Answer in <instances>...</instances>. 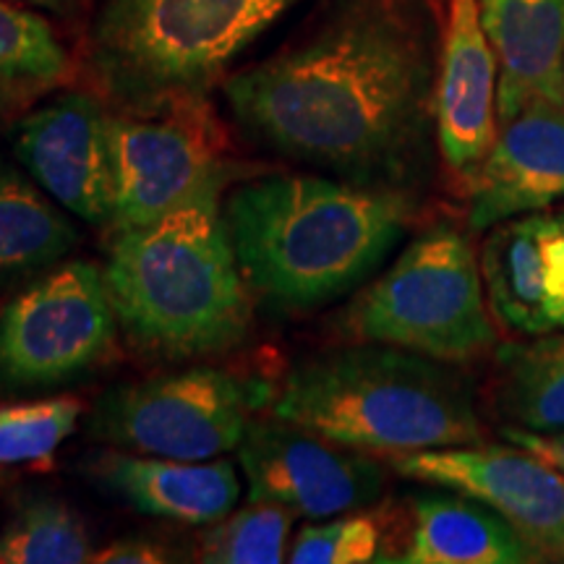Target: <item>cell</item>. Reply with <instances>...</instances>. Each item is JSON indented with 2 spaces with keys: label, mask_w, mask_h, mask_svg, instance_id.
Masks as SVG:
<instances>
[{
  "label": "cell",
  "mask_w": 564,
  "mask_h": 564,
  "mask_svg": "<svg viewBox=\"0 0 564 564\" xmlns=\"http://www.w3.org/2000/svg\"><path fill=\"white\" fill-rule=\"evenodd\" d=\"M76 241L79 232L37 183L0 171V278L45 270Z\"/></svg>",
  "instance_id": "obj_20"
},
{
  "label": "cell",
  "mask_w": 564,
  "mask_h": 564,
  "mask_svg": "<svg viewBox=\"0 0 564 564\" xmlns=\"http://www.w3.org/2000/svg\"><path fill=\"white\" fill-rule=\"evenodd\" d=\"M358 343H382L444 364L476 358L497 343L481 259L453 225L423 230L343 314Z\"/></svg>",
  "instance_id": "obj_6"
},
{
  "label": "cell",
  "mask_w": 564,
  "mask_h": 564,
  "mask_svg": "<svg viewBox=\"0 0 564 564\" xmlns=\"http://www.w3.org/2000/svg\"><path fill=\"white\" fill-rule=\"evenodd\" d=\"M84 470L141 514L209 525L232 512L241 481L228 460H173L158 455L95 453Z\"/></svg>",
  "instance_id": "obj_16"
},
{
  "label": "cell",
  "mask_w": 564,
  "mask_h": 564,
  "mask_svg": "<svg viewBox=\"0 0 564 564\" xmlns=\"http://www.w3.org/2000/svg\"><path fill=\"white\" fill-rule=\"evenodd\" d=\"M499 66L497 123L525 105H564V0H478Z\"/></svg>",
  "instance_id": "obj_17"
},
{
  "label": "cell",
  "mask_w": 564,
  "mask_h": 564,
  "mask_svg": "<svg viewBox=\"0 0 564 564\" xmlns=\"http://www.w3.org/2000/svg\"><path fill=\"white\" fill-rule=\"evenodd\" d=\"M272 400L264 379L196 366L112 387L91 408L87 429L112 447L196 463L238 449Z\"/></svg>",
  "instance_id": "obj_7"
},
{
  "label": "cell",
  "mask_w": 564,
  "mask_h": 564,
  "mask_svg": "<svg viewBox=\"0 0 564 564\" xmlns=\"http://www.w3.org/2000/svg\"><path fill=\"white\" fill-rule=\"evenodd\" d=\"M110 232L160 220L183 204L223 196L225 139L204 100L160 110H110Z\"/></svg>",
  "instance_id": "obj_8"
},
{
  "label": "cell",
  "mask_w": 564,
  "mask_h": 564,
  "mask_svg": "<svg viewBox=\"0 0 564 564\" xmlns=\"http://www.w3.org/2000/svg\"><path fill=\"white\" fill-rule=\"evenodd\" d=\"M400 476L460 491L510 520L541 556L564 560V474L520 447H440L392 457Z\"/></svg>",
  "instance_id": "obj_11"
},
{
  "label": "cell",
  "mask_w": 564,
  "mask_h": 564,
  "mask_svg": "<svg viewBox=\"0 0 564 564\" xmlns=\"http://www.w3.org/2000/svg\"><path fill=\"white\" fill-rule=\"evenodd\" d=\"M499 66L481 24L478 0H447L440 74L434 84V126L442 160L468 175L497 137Z\"/></svg>",
  "instance_id": "obj_15"
},
{
  "label": "cell",
  "mask_w": 564,
  "mask_h": 564,
  "mask_svg": "<svg viewBox=\"0 0 564 564\" xmlns=\"http://www.w3.org/2000/svg\"><path fill=\"white\" fill-rule=\"evenodd\" d=\"M118 316L102 270L66 262L0 308V379L19 387L68 382L116 345Z\"/></svg>",
  "instance_id": "obj_9"
},
{
  "label": "cell",
  "mask_w": 564,
  "mask_h": 564,
  "mask_svg": "<svg viewBox=\"0 0 564 564\" xmlns=\"http://www.w3.org/2000/svg\"><path fill=\"white\" fill-rule=\"evenodd\" d=\"M70 74L66 47L53 26L13 0H0V89L58 87Z\"/></svg>",
  "instance_id": "obj_22"
},
{
  "label": "cell",
  "mask_w": 564,
  "mask_h": 564,
  "mask_svg": "<svg viewBox=\"0 0 564 564\" xmlns=\"http://www.w3.org/2000/svg\"><path fill=\"white\" fill-rule=\"evenodd\" d=\"M225 100L253 139L285 158L403 188L421 167L434 116L426 34L398 3L361 0L230 76Z\"/></svg>",
  "instance_id": "obj_1"
},
{
  "label": "cell",
  "mask_w": 564,
  "mask_h": 564,
  "mask_svg": "<svg viewBox=\"0 0 564 564\" xmlns=\"http://www.w3.org/2000/svg\"><path fill=\"white\" fill-rule=\"evenodd\" d=\"M408 564H528L544 560L489 505L468 494H423L413 502Z\"/></svg>",
  "instance_id": "obj_18"
},
{
  "label": "cell",
  "mask_w": 564,
  "mask_h": 564,
  "mask_svg": "<svg viewBox=\"0 0 564 564\" xmlns=\"http://www.w3.org/2000/svg\"><path fill=\"white\" fill-rule=\"evenodd\" d=\"M3 95H6V89H0V108H3Z\"/></svg>",
  "instance_id": "obj_29"
},
{
  "label": "cell",
  "mask_w": 564,
  "mask_h": 564,
  "mask_svg": "<svg viewBox=\"0 0 564 564\" xmlns=\"http://www.w3.org/2000/svg\"><path fill=\"white\" fill-rule=\"evenodd\" d=\"M110 110L89 91H66L17 126L21 165L51 199L84 223L110 228Z\"/></svg>",
  "instance_id": "obj_12"
},
{
  "label": "cell",
  "mask_w": 564,
  "mask_h": 564,
  "mask_svg": "<svg viewBox=\"0 0 564 564\" xmlns=\"http://www.w3.org/2000/svg\"><path fill=\"white\" fill-rule=\"evenodd\" d=\"M13 3H21V6H30V9H42V11L61 13V17H66V13L79 11L84 0H13Z\"/></svg>",
  "instance_id": "obj_28"
},
{
  "label": "cell",
  "mask_w": 564,
  "mask_h": 564,
  "mask_svg": "<svg viewBox=\"0 0 564 564\" xmlns=\"http://www.w3.org/2000/svg\"><path fill=\"white\" fill-rule=\"evenodd\" d=\"M293 512L274 502H249L204 533L199 560L207 564H278L285 560Z\"/></svg>",
  "instance_id": "obj_23"
},
{
  "label": "cell",
  "mask_w": 564,
  "mask_h": 564,
  "mask_svg": "<svg viewBox=\"0 0 564 564\" xmlns=\"http://www.w3.org/2000/svg\"><path fill=\"white\" fill-rule=\"evenodd\" d=\"M497 408L528 432L564 429V333L535 335L497 350Z\"/></svg>",
  "instance_id": "obj_19"
},
{
  "label": "cell",
  "mask_w": 564,
  "mask_h": 564,
  "mask_svg": "<svg viewBox=\"0 0 564 564\" xmlns=\"http://www.w3.org/2000/svg\"><path fill=\"white\" fill-rule=\"evenodd\" d=\"M249 502H274L306 518H337L382 497L384 468L361 449L272 415L253 419L238 444Z\"/></svg>",
  "instance_id": "obj_10"
},
{
  "label": "cell",
  "mask_w": 564,
  "mask_h": 564,
  "mask_svg": "<svg viewBox=\"0 0 564 564\" xmlns=\"http://www.w3.org/2000/svg\"><path fill=\"white\" fill-rule=\"evenodd\" d=\"M382 531L366 514L306 525L293 541L288 560L295 564H361L379 560Z\"/></svg>",
  "instance_id": "obj_25"
},
{
  "label": "cell",
  "mask_w": 564,
  "mask_h": 564,
  "mask_svg": "<svg viewBox=\"0 0 564 564\" xmlns=\"http://www.w3.org/2000/svg\"><path fill=\"white\" fill-rule=\"evenodd\" d=\"M102 274L118 327L150 356H220L251 329V291L232 251L220 194L112 232Z\"/></svg>",
  "instance_id": "obj_3"
},
{
  "label": "cell",
  "mask_w": 564,
  "mask_h": 564,
  "mask_svg": "<svg viewBox=\"0 0 564 564\" xmlns=\"http://www.w3.org/2000/svg\"><path fill=\"white\" fill-rule=\"evenodd\" d=\"M87 525L70 507L51 494L21 499L0 531L3 564H82L91 562Z\"/></svg>",
  "instance_id": "obj_21"
},
{
  "label": "cell",
  "mask_w": 564,
  "mask_h": 564,
  "mask_svg": "<svg viewBox=\"0 0 564 564\" xmlns=\"http://www.w3.org/2000/svg\"><path fill=\"white\" fill-rule=\"evenodd\" d=\"M505 436L514 447L541 457V460L564 474V429L562 432H528V429L510 426L505 429Z\"/></svg>",
  "instance_id": "obj_26"
},
{
  "label": "cell",
  "mask_w": 564,
  "mask_h": 564,
  "mask_svg": "<svg viewBox=\"0 0 564 564\" xmlns=\"http://www.w3.org/2000/svg\"><path fill=\"white\" fill-rule=\"evenodd\" d=\"M478 259L494 322L520 337L564 333V209L497 223Z\"/></svg>",
  "instance_id": "obj_13"
},
{
  "label": "cell",
  "mask_w": 564,
  "mask_h": 564,
  "mask_svg": "<svg viewBox=\"0 0 564 564\" xmlns=\"http://www.w3.org/2000/svg\"><path fill=\"white\" fill-rule=\"evenodd\" d=\"M223 215L249 291L280 312H312L384 262L413 207L403 188L280 173L232 188Z\"/></svg>",
  "instance_id": "obj_2"
},
{
  "label": "cell",
  "mask_w": 564,
  "mask_h": 564,
  "mask_svg": "<svg viewBox=\"0 0 564 564\" xmlns=\"http://www.w3.org/2000/svg\"><path fill=\"white\" fill-rule=\"evenodd\" d=\"M299 0H105L87 40L118 110L204 100L232 61Z\"/></svg>",
  "instance_id": "obj_5"
},
{
  "label": "cell",
  "mask_w": 564,
  "mask_h": 564,
  "mask_svg": "<svg viewBox=\"0 0 564 564\" xmlns=\"http://www.w3.org/2000/svg\"><path fill=\"white\" fill-rule=\"evenodd\" d=\"M167 560H171V556H167V552L160 544L147 539H137V535L112 541L110 546L100 549V552H95V556H91V562L100 564H154Z\"/></svg>",
  "instance_id": "obj_27"
},
{
  "label": "cell",
  "mask_w": 564,
  "mask_h": 564,
  "mask_svg": "<svg viewBox=\"0 0 564 564\" xmlns=\"http://www.w3.org/2000/svg\"><path fill=\"white\" fill-rule=\"evenodd\" d=\"M79 415L82 403L74 398L0 405V468L51 457L76 432Z\"/></svg>",
  "instance_id": "obj_24"
},
{
  "label": "cell",
  "mask_w": 564,
  "mask_h": 564,
  "mask_svg": "<svg viewBox=\"0 0 564 564\" xmlns=\"http://www.w3.org/2000/svg\"><path fill=\"white\" fill-rule=\"evenodd\" d=\"M272 415L361 453L405 455L481 442L474 392L444 361L366 343L295 364Z\"/></svg>",
  "instance_id": "obj_4"
},
{
  "label": "cell",
  "mask_w": 564,
  "mask_h": 564,
  "mask_svg": "<svg viewBox=\"0 0 564 564\" xmlns=\"http://www.w3.org/2000/svg\"><path fill=\"white\" fill-rule=\"evenodd\" d=\"M465 178L474 230L562 202L564 105L531 102L499 123L491 150Z\"/></svg>",
  "instance_id": "obj_14"
}]
</instances>
